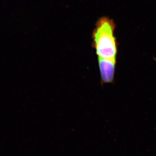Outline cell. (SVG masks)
I'll use <instances>...</instances> for the list:
<instances>
[{
	"label": "cell",
	"instance_id": "6da1fadb",
	"mask_svg": "<svg viewBox=\"0 0 156 156\" xmlns=\"http://www.w3.org/2000/svg\"><path fill=\"white\" fill-rule=\"evenodd\" d=\"M115 25L112 19H99L93 33V44L98 57L116 60L117 46L114 35Z\"/></svg>",
	"mask_w": 156,
	"mask_h": 156
},
{
	"label": "cell",
	"instance_id": "7a4b0ae2",
	"mask_svg": "<svg viewBox=\"0 0 156 156\" xmlns=\"http://www.w3.org/2000/svg\"><path fill=\"white\" fill-rule=\"evenodd\" d=\"M116 60L98 58V65L102 85L113 83L115 80Z\"/></svg>",
	"mask_w": 156,
	"mask_h": 156
}]
</instances>
